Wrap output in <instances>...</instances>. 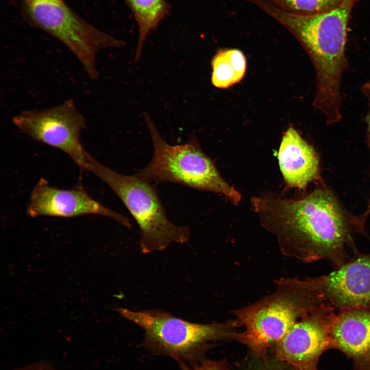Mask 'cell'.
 Segmentation results:
<instances>
[{
  "instance_id": "obj_1",
  "label": "cell",
  "mask_w": 370,
  "mask_h": 370,
  "mask_svg": "<svg viewBox=\"0 0 370 370\" xmlns=\"http://www.w3.org/2000/svg\"><path fill=\"white\" fill-rule=\"evenodd\" d=\"M251 205L284 255L305 263L326 260L336 268L359 253L354 235L363 232L361 221L351 218L326 189L297 199L261 193Z\"/></svg>"
},
{
  "instance_id": "obj_2",
  "label": "cell",
  "mask_w": 370,
  "mask_h": 370,
  "mask_svg": "<svg viewBox=\"0 0 370 370\" xmlns=\"http://www.w3.org/2000/svg\"><path fill=\"white\" fill-rule=\"evenodd\" d=\"M262 9L290 30L311 56L317 72L314 104L326 123L342 118L341 86L346 68L347 26L353 7L358 0H344L339 6L309 16L285 11L267 0H245Z\"/></svg>"
},
{
  "instance_id": "obj_3",
  "label": "cell",
  "mask_w": 370,
  "mask_h": 370,
  "mask_svg": "<svg viewBox=\"0 0 370 370\" xmlns=\"http://www.w3.org/2000/svg\"><path fill=\"white\" fill-rule=\"evenodd\" d=\"M276 286L271 294L232 311L243 327L235 340L258 357H264L301 318L327 303L319 277L282 278L276 281Z\"/></svg>"
},
{
  "instance_id": "obj_4",
  "label": "cell",
  "mask_w": 370,
  "mask_h": 370,
  "mask_svg": "<svg viewBox=\"0 0 370 370\" xmlns=\"http://www.w3.org/2000/svg\"><path fill=\"white\" fill-rule=\"evenodd\" d=\"M122 317L144 332L143 345L151 353L192 365L205 359L204 353L213 342L235 340V319L209 324L193 323L159 309L134 311L115 308Z\"/></svg>"
},
{
  "instance_id": "obj_5",
  "label": "cell",
  "mask_w": 370,
  "mask_h": 370,
  "mask_svg": "<svg viewBox=\"0 0 370 370\" xmlns=\"http://www.w3.org/2000/svg\"><path fill=\"white\" fill-rule=\"evenodd\" d=\"M144 119L153 146L150 162L136 175L152 183L169 182L223 195L237 205L242 196L221 176L213 161L202 150L197 140L171 145L160 135L149 115Z\"/></svg>"
},
{
  "instance_id": "obj_6",
  "label": "cell",
  "mask_w": 370,
  "mask_h": 370,
  "mask_svg": "<svg viewBox=\"0 0 370 370\" xmlns=\"http://www.w3.org/2000/svg\"><path fill=\"white\" fill-rule=\"evenodd\" d=\"M87 171L95 174L115 193L137 222L142 253L163 251L173 243L184 244L189 241V228L176 225L169 220L153 183L136 174H120L94 158Z\"/></svg>"
},
{
  "instance_id": "obj_7",
  "label": "cell",
  "mask_w": 370,
  "mask_h": 370,
  "mask_svg": "<svg viewBox=\"0 0 370 370\" xmlns=\"http://www.w3.org/2000/svg\"><path fill=\"white\" fill-rule=\"evenodd\" d=\"M22 16L30 26L65 45L75 56L87 76L96 80V57L102 49L119 48L125 43L91 24L64 0H20Z\"/></svg>"
},
{
  "instance_id": "obj_8",
  "label": "cell",
  "mask_w": 370,
  "mask_h": 370,
  "mask_svg": "<svg viewBox=\"0 0 370 370\" xmlns=\"http://www.w3.org/2000/svg\"><path fill=\"white\" fill-rule=\"evenodd\" d=\"M23 134L68 155L80 169L87 170L93 158L84 149L81 134L86 119L71 99L45 109L23 110L12 119Z\"/></svg>"
},
{
  "instance_id": "obj_9",
  "label": "cell",
  "mask_w": 370,
  "mask_h": 370,
  "mask_svg": "<svg viewBox=\"0 0 370 370\" xmlns=\"http://www.w3.org/2000/svg\"><path fill=\"white\" fill-rule=\"evenodd\" d=\"M335 309L325 303L301 318L275 345L277 358L294 370H317L320 356L331 347Z\"/></svg>"
},
{
  "instance_id": "obj_10",
  "label": "cell",
  "mask_w": 370,
  "mask_h": 370,
  "mask_svg": "<svg viewBox=\"0 0 370 370\" xmlns=\"http://www.w3.org/2000/svg\"><path fill=\"white\" fill-rule=\"evenodd\" d=\"M32 217L52 216L73 217L87 215H100L113 218L131 228L129 219L106 207L90 197L81 187L61 189L49 184L41 178L34 187L27 209Z\"/></svg>"
},
{
  "instance_id": "obj_11",
  "label": "cell",
  "mask_w": 370,
  "mask_h": 370,
  "mask_svg": "<svg viewBox=\"0 0 370 370\" xmlns=\"http://www.w3.org/2000/svg\"><path fill=\"white\" fill-rule=\"evenodd\" d=\"M319 279L326 302L335 308L370 307V253H359Z\"/></svg>"
},
{
  "instance_id": "obj_12",
  "label": "cell",
  "mask_w": 370,
  "mask_h": 370,
  "mask_svg": "<svg viewBox=\"0 0 370 370\" xmlns=\"http://www.w3.org/2000/svg\"><path fill=\"white\" fill-rule=\"evenodd\" d=\"M278 159L286 184L304 190L311 182L320 178V162L314 148L292 127L284 134Z\"/></svg>"
},
{
  "instance_id": "obj_13",
  "label": "cell",
  "mask_w": 370,
  "mask_h": 370,
  "mask_svg": "<svg viewBox=\"0 0 370 370\" xmlns=\"http://www.w3.org/2000/svg\"><path fill=\"white\" fill-rule=\"evenodd\" d=\"M331 347L358 362L370 361V307L340 310L332 324Z\"/></svg>"
},
{
  "instance_id": "obj_14",
  "label": "cell",
  "mask_w": 370,
  "mask_h": 370,
  "mask_svg": "<svg viewBox=\"0 0 370 370\" xmlns=\"http://www.w3.org/2000/svg\"><path fill=\"white\" fill-rule=\"evenodd\" d=\"M133 13L138 27L139 35L135 61L141 57L148 34L156 29L170 11L168 0H124Z\"/></svg>"
},
{
  "instance_id": "obj_15",
  "label": "cell",
  "mask_w": 370,
  "mask_h": 370,
  "mask_svg": "<svg viewBox=\"0 0 370 370\" xmlns=\"http://www.w3.org/2000/svg\"><path fill=\"white\" fill-rule=\"evenodd\" d=\"M211 66L212 84L226 88L243 78L246 69V60L238 49H220L212 58Z\"/></svg>"
},
{
  "instance_id": "obj_16",
  "label": "cell",
  "mask_w": 370,
  "mask_h": 370,
  "mask_svg": "<svg viewBox=\"0 0 370 370\" xmlns=\"http://www.w3.org/2000/svg\"><path fill=\"white\" fill-rule=\"evenodd\" d=\"M280 9L294 14L309 16L330 11L344 0H267Z\"/></svg>"
},
{
  "instance_id": "obj_17",
  "label": "cell",
  "mask_w": 370,
  "mask_h": 370,
  "mask_svg": "<svg viewBox=\"0 0 370 370\" xmlns=\"http://www.w3.org/2000/svg\"><path fill=\"white\" fill-rule=\"evenodd\" d=\"M181 370H229L224 360H211L205 358L194 365H190L184 363H178Z\"/></svg>"
},
{
  "instance_id": "obj_18",
  "label": "cell",
  "mask_w": 370,
  "mask_h": 370,
  "mask_svg": "<svg viewBox=\"0 0 370 370\" xmlns=\"http://www.w3.org/2000/svg\"><path fill=\"white\" fill-rule=\"evenodd\" d=\"M13 370H54V369L49 362L40 361Z\"/></svg>"
},
{
  "instance_id": "obj_19",
  "label": "cell",
  "mask_w": 370,
  "mask_h": 370,
  "mask_svg": "<svg viewBox=\"0 0 370 370\" xmlns=\"http://www.w3.org/2000/svg\"><path fill=\"white\" fill-rule=\"evenodd\" d=\"M361 91L365 97L368 104V114L366 118L368 127V139L370 144V81L365 82L361 86Z\"/></svg>"
},
{
  "instance_id": "obj_20",
  "label": "cell",
  "mask_w": 370,
  "mask_h": 370,
  "mask_svg": "<svg viewBox=\"0 0 370 370\" xmlns=\"http://www.w3.org/2000/svg\"><path fill=\"white\" fill-rule=\"evenodd\" d=\"M369 208H370V205H369Z\"/></svg>"
}]
</instances>
